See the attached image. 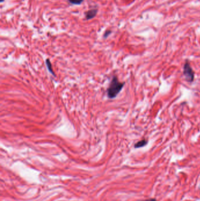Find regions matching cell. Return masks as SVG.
I'll return each instance as SVG.
<instances>
[{"instance_id":"6da1fadb","label":"cell","mask_w":200,"mask_h":201,"mask_svg":"<svg viewBox=\"0 0 200 201\" xmlns=\"http://www.w3.org/2000/svg\"><path fill=\"white\" fill-rule=\"evenodd\" d=\"M124 82H120L116 76H114L108 89V97L110 99L114 98L122 89Z\"/></svg>"},{"instance_id":"7a4b0ae2","label":"cell","mask_w":200,"mask_h":201,"mask_svg":"<svg viewBox=\"0 0 200 201\" xmlns=\"http://www.w3.org/2000/svg\"><path fill=\"white\" fill-rule=\"evenodd\" d=\"M183 74L186 81L188 82H192L194 80V72L188 62H185L183 68Z\"/></svg>"},{"instance_id":"3957f363","label":"cell","mask_w":200,"mask_h":201,"mask_svg":"<svg viewBox=\"0 0 200 201\" xmlns=\"http://www.w3.org/2000/svg\"><path fill=\"white\" fill-rule=\"evenodd\" d=\"M98 13V9H92L90 10H89L88 11H87L85 13V16H86V19H90L96 16V14Z\"/></svg>"},{"instance_id":"277c9868","label":"cell","mask_w":200,"mask_h":201,"mask_svg":"<svg viewBox=\"0 0 200 201\" xmlns=\"http://www.w3.org/2000/svg\"><path fill=\"white\" fill-rule=\"evenodd\" d=\"M147 144H148V141H147V140L144 139V140H142L138 142L136 144H135L134 148H140L145 146L146 145H147Z\"/></svg>"},{"instance_id":"5b68a950","label":"cell","mask_w":200,"mask_h":201,"mask_svg":"<svg viewBox=\"0 0 200 201\" xmlns=\"http://www.w3.org/2000/svg\"><path fill=\"white\" fill-rule=\"evenodd\" d=\"M46 64H47V68H48V69L49 70V71L52 74V75H55L54 71L53 69H52V64H51V62H50V60L49 59H47L46 60Z\"/></svg>"},{"instance_id":"8992f818","label":"cell","mask_w":200,"mask_h":201,"mask_svg":"<svg viewBox=\"0 0 200 201\" xmlns=\"http://www.w3.org/2000/svg\"><path fill=\"white\" fill-rule=\"evenodd\" d=\"M69 2L72 4L80 5L83 1V0H68Z\"/></svg>"},{"instance_id":"52a82bcc","label":"cell","mask_w":200,"mask_h":201,"mask_svg":"<svg viewBox=\"0 0 200 201\" xmlns=\"http://www.w3.org/2000/svg\"><path fill=\"white\" fill-rule=\"evenodd\" d=\"M111 33H112V31L110 30L106 31V33H105L104 34V38H107L111 34Z\"/></svg>"},{"instance_id":"ba28073f","label":"cell","mask_w":200,"mask_h":201,"mask_svg":"<svg viewBox=\"0 0 200 201\" xmlns=\"http://www.w3.org/2000/svg\"><path fill=\"white\" fill-rule=\"evenodd\" d=\"M142 201H157V200L154 198H150V199H145Z\"/></svg>"}]
</instances>
